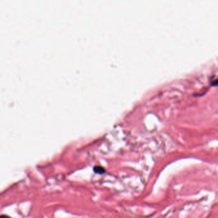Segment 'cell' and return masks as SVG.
Returning <instances> with one entry per match:
<instances>
[{"instance_id": "cell-1", "label": "cell", "mask_w": 218, "mask_h": 218, "mask_svg": "<svg viewBox=\"0 0 218 218\" xmlns=\"http://www.w3.org/2000/svg\"><path fill=\"white\" fill-rule=\"evenodd\" d=\"M93 171L95 173L99 174H103L105 173V169L102 166H95L93 168Z\"/></svg>"}, {"instance_id": "cell-2", "label": "cell", "mask_w": 218, "mask_h": 218, "mask_svg": "<svg viewBox=\"0 0 218 218\" xmlns=\"http://www.w3.org/2000/svg\"><path fill=\"white\" fill-rule=\"evenodd\" d=\"M0 218H10V217L8 216H6V215H2V216H0Z\"/></svg>"}]
</instances>
